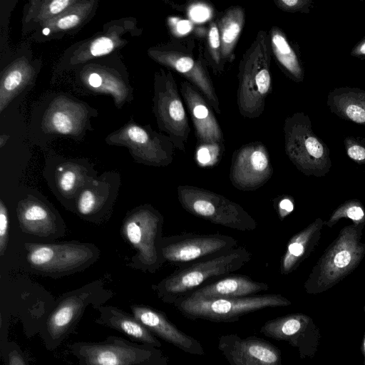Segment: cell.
I'll use <instances>...</instances> for the list:
<instances>
[{
	"label": "cell",
	"mask_w": 365,
	"mask_h": 365,
	"mask_svg": "<svg viewBox=\"0 0 365 365\" xmlns=\"http://www.w3.org/2000/svg\"><path fill=\"white\" fill-rule=\"evenodd\" d=\"M96 4L94 1H77L63 12L44 23L36 34H40V37L53 39L80 29L91 17Z\"/></svg>",
	"instance_id": "603a6c76"
},
{
	"label": "cell",
	"mask_w": 365,
	"mask_h": 365,
	"mask_svg": "<svg viewBox=\"0 0 365 365\" xmlns=\"http://www.w3.org/2000/svg\"><path fill=\"white\" fill-rule=\"evenodd\" d=\"M348 156L358 163H365V148L359 145H351L346 150Z\"/></svg>",
	"instance_id": "74e56055"
},
{
	"label": "cell",
	"mask_w": 365,
	"mask_h": 365,
	"mask_svg": "<svg viewBox=\"0 0 365 365\" xmlns=\"http://www.w3.org/2000/svg\"><path fill=\"white\" fill-rule=\"evenodd\" d=\"M271 49L269 35L259 31L240 62L237 104L245 118H257L264 110L271 89Z\"/></svg>",
	"instance_id": "3957f363"
},
{
	"label": "cell",
	"mask_w": 365,
	"mask_h": 365,
	"mask_svg": "<svg viewBox=\"0 0 365 365\" xmlns=\"http://www.w3.org/2000/svg\"><path fill=\"white\" fill-rule=\"evenodd\" d=\"M237 245V240L229 235L184 233L163 237L160 249L164 262L182 267L225 253Z\"/></svg>",
	"instance_id": "8fae6325"
},
{
	"label": "cell",
	"mask_w": 365,
	"mask_h": 365,
	"mask_svg": "<svg viewBox=\"0 0 365 365\" xmlns=\"http://www.w3.org/2000/svg\"><path fill=\"white\" fill-rule=\"evenodd\" d=\"M251 259L245 247L180 267L153 287L163 302L173 304L202 285L218 277L229 275L241 269Z\"/></svg>",
	"instance_id": "7a4b0ae2"
},
{
	"label": "cell",
	"mask_w": 365,
	"mask_h": 365,
	"mask_svg": "<svg viewBox=\"0 0 365 365\" xmlns=\"http://www.w3.org/2000/svg\"><path fill=\"white\" fill-rule=\"evenodd\" d=\"M363 309H364V311L365 312V304H364ZM361 350V353H362L363 356H364V365H365V331H364V338H363V340H362Z\"/></svg>",
	"instance_id": "ab89813d"
},
{
	"label": "cell",
	"mask_w": 365,
	"mask_h": 365,
	"mask_svg": "<svg viewBox=\"0 0 365 365\" xmlns=\"http://www.w3.org/2000/svg\"><path fill=\"white\" fill-rule=\"evenodd\" d=\"M291 301L279 294L237 298L195 299L185 297L173 305L185 317L213 322H232L241 317L266 308L287 307Z\"/></svg>",
	"instance_id": "8992f818"
},
{
	"label": "cell",
	"mask_w": 365,
	"mask_h": 365,
	"mask_svg": "<svg viewBox=\"0 0 365 365\" xmlns=\"http://www.w3.org/2000/svg\"><path fill=\"white\" fill-rule=\"evenodd\" d=\"M76 0L32 1L24 12L23 29L25 32L40 28L74 4Z\"/></svg>",
	"instance_id": "4316f807"
},
{
	"label": "cell",
	"mask_w": 365,
	"mask_h": 365,
	"mask_svg": "<svg viewBox=\"0 0 365 365\" xmlns=\"http://www.w3.org/2000/svg\"><path fill=\"white\" fill-rule=\"evenodd\" d=\"M79 365H168V358L157 347L109 336L99 342L69 345Z\"/></svg>",
	"instance_id": "277c9868"
},
{
	"label": "cell",
	"mask_w": 365,
	"mask_h": 365,
	"mask_svg": "<svg viewBox=\"0 0 365 365\" xmlns=\"http://www.w3.org/2000/svg\"><path fill=\"white\" fill-rule=\"evenodd\" d=\"M19 218L24 230L38 235H48L53 227L50 210L42 203L26 199L19 205Z\"/></svg>",
	"instance_id": "484cf974"
},
{
	"label": "cell",
	"mask_w": 365,
	"mask_h": 365,
	"mask_svg": "<svg viewBox=\"0 0 365 365\" xmlns=\"http://www.w3.org/2000/svg\"><path fill=\"white\" fill-rule=\"evenodd\" d=\"M153 111L160 130L175 148L185 151L190 128L184 105L170 71L155 74Z\"/></svg>",
	"instance_id": "ba28073f"
},
{
	"label": "cell",
	"mask_w": 365,
	"mask_h": 365,
	"mask_svg": "<svg viewBox=\"0 0 365 365\" xmlns=\"http://www.w3.org/2000/svg\"><path fill=\"white\" fill-rule=\"evenodd\" d=\"M31 68L22 61L13 64L3 76L1 83V110L11 98L24 86L31 76Z\"/></svg>",
	"instance_id": "f1b7e54d"
},
{
	"label": "cell",
	"mask_w": 365,
	"mask_h": 365,
	"mask_svg": "<svg viewBox=\"0 0 365 365\" xmlns=\"http://www.w3.org/2000/svg\"><path fill=\"white\" fill-rule=\"evenodd\" d=\"M80 107L74 103H55L46 118V125L52 131L64 135H75L80 131L81 123L85 119L81 118Z\"/></svg>",
	"instance_id": "83f0119b"
},
{
	"label": "cell",
	"mask_w": 365,
	"mask_h": 365,
	"mask_svg": "<svg viewBox=\"0 0 365 365\" xmlns=\"http://www.w3.org/2000/svg\"><path fill=\"white\" fill-rule=\"evenodd\" d=\"M180 88L198 142L202 145H222L223 134L213 108L202 93L187 80L181 81Z\"/></svg>",
	"instance_id": "e0dca14e"
},
{
	"label": "cell",
	"mask_w": 365,
	"mask_h": 365,
	"mask_svg": "<svg viewBox=\"0 0 365 365\" xmlns=\"http://www.w3.org/2000/svg\"><path fill=\"white\" fill-rule=\"evenodd\" d=\"M217 347L230 365H283L278 347L256 336L222 335Z\"/></svg>",
	"instance_id": "9a60e30c"
},
{
	"label": "cell",
	"mask_w": 365,
	"mask_h": 365,
	"mask_svg": "<svg viewBox=\"0 0 365 365\" xmlns=\"http://www.w3.org/2000/svg\"><path fill=\"white\" fill-rule=\"evenodd\" d=\"M127 22L125 21L122 23H115L113 25L109 24L108 28L104 30L103 34L98 35L79 46L73 51V63H82L93 58L106 56L117 48H120V46H123L125 39L120 36L131 30V25L125 28Z\"/></svg>",
	"instance_id": "cb8c5ba5"
},
{
	"label": "cell",
	"mask_w": 365,
	"mask_h": 365,
	"mask_svg": "<svg viewBox=\"0 0 365 365\" xmlns=\"http://www.w3.org/2000/svg\"><path fill=\"white\" fill-rule=\"evenodd\" d=\"M259 331L273 339L287 342L298 350L302 359H312L315 356L321 339L320 331L312 318L302 313L270 319Z\"/></svg>",
	"instance_id": "7c38bea8"
},
{
	"label": "cell",
	"mask_w": 365,
	"mask_h": 365,
	"mask_svg": "<svg viewBox=\"0 0 365 365\" xmlns=\"http://www.w3.org/2000/svg\"><path fill=\"white\" fill-rule=\"evenodd\" d=\"M360 51H361V52L362 53H365V43H364V44L362 45V46L361 47Z\"/></svg>",
	"instance_id": "60d3db41"
},
{
	"label": "cell",
	"mask_w": 365,
	"mask_h": 365,
	"mask_svg": "<svg viewBox=\"0 0 365 365\" xmlns=\"http://www.w3.org/2000/svg\"><path fill=\"white\" fill-rule=\"evenodd\" d=\"M346 113L348 117L354 122L359 123L365 122V110L356 105H349L346 109Z\"/></svg>",
	"instance_id": "8d00e7d4"
},
{
	"label": "cell",
	"mask_w": 365,
	"mask_h": 365,
	"mask_svg": "<svg viewBox=\"0 0 365 365\" xmlns=\"http://www.w3.org/2000/svg\"><path fill=\"white\" fill-rule=\"evenodd\" d=\"M1 353L6 365H29L21 349L14 341H7Z\"/></svg>",
	"instance_id": "e575fe53"
},
{
	"label": "cell",
	"mask_w": 365,
	"mask_h": 365,
	"mask_svg": "<svg viewBox=\"0 0 365 365\" xmlns=\"http://www.w3.org/2000/svg\"><path fill=\"white\" fill-rule=\"evenodd\" d=\"M365 222L344 227L313 267L304 287L309 294H321L352 273L365 256L361 241Z\"/></svg>",
	"instance_id": "6da1fadb"
},
{
	"label": "cell",
	"mask_w": 365,
	"mask_h": 365,
	"mask_svg": "<svg viewBox=\"0 0 365 365\" xmlns=\"http://www.w3.org/2000/svg\"><path fill=\"white\" fill-rule=\"evenodd\" d=\"M273 168L267 148L260 142L244 145L232 155L230 170L232 185L242 191H253L272 177Z\"/></svg>",
	"instance_id": "5bb4252c"
},
{
	"label": "cell",
	"mask_w": 365,
	"mask_h": 365,
	"mask_svg": "<svg viewBox=\"0 0 365 365\" xmlns=\"http://www.w3.org/2000/svg\"><path fill=\"white\" fill-rule=\"evenodd\" d=\"M325 221L318 217L289 240L280 260V273L289 274L312 254L321 237Z\"/></svg>",
	"instance_id": "ffe728a7"
},
{
	"label": "cell",
	"mask_w": 365,
	"mask_h": 365,
	"mask_svg": "<svg viewBox=\"0 0 365 365\" xmlns=\"http://www.w3.org/2000/svg\"><path fill=\"white\" fill-rule=\"evenodd\" d=\"M130 309L131 314L157 337L187 354H205L200 341L179 329L164 312L145 305H133Z\"/></svg>",
	"instance_id": "ac0fdd59"
},
{
	"label": "cell",
	"mask_w": 365,
	"mask_h": 365,
	"mask_svg": "<svg viewBox=\"0 0 365 365\" xmlns=\"http://www.w3.org/2000/svg\"><path fill=\"white\" fill-rule=\"evenodd\" d=\"M113 144L125 145L142 163L153 166H166L174 158L175 148L167 136L140 125L130 124L109 137Z\"/></svg>",
	"instance_id": "4fadbf2b"
},
{
	"label": "cell",
	"mask_w": 365,
	"mask_h": 365,
	"mask_svg": "<svg viewBox=\"0 0 365 365\" xmlns=\"http://www.w3.org/2000/svg\"><path fill=\"white\" fill-rule=\"evenodd\" d=\"M244 23V9L236 6L227 9L217 24L221 40V54L225 62L232 61L234 57L233 51Z\"/></svg>",
	"instance_id": "d4e9b609"
},
{
	"label": "cell",
	"mask_w": 365,
	"mask_h": 365,
	"mask_svg": "<svg viewBox=\"0 0 365 365\" xmlns=\"http://www.w3.org/2000/svg\"><path fill=\"white\" fill-rule=\"evenodd\" d=\"M269 35L272 51L278 61L292 75L298 76L300 69L297 57L284 35L275 27Z\"/></svg>",
	"instance_id": "f546056e"
},
{
	"label": "cell",
	"mask_w": 365,
	"mask_h": 365,
	"mask_svg": "<svg viewBox=\"0 0 365 365\" xmlns=\"http://www.w3.org/2000/svg\"><path fill=\"white\" fill-rule=\"evenodd\" d=\"M286 153L296 166L305 175L317 178L327 175L331 163L324 145L314 137L294 134L286 128Z\"/></svg>",
	"instance_id": "d6986e66"
},
{
	"label": "cell",
	"mask_w": 365,
	"mask_h": 365,
	"mask_svg": "<svg viewBox=\"0 0 365 365\" xmlns=\"http://www.w3.org/2000/svg\"><path fill=\"white\" fill-rule=\"evenodd\" d=\"M81 182L79 168L73 165H61L58 168L57 183L63 192L73 193Z\"/></svg>",
	"instance_id": "1f68e13d"
},
{
	"label": "cell",
	"mask_w": 365,
	"mask_h": 365,
	"mask_svg": "<svg viewBox=\"0 0 365 365\" xmlns=\"http://www.w3.org/2000/svg\"><path fill=\"white\" fill-rule=\"evenodd\" d=\"M109 297L108 292L97 285L84 287L61 297L39 325V334L46 348L54 350L58 347L74 331L88 306L97 309Z\"/></svg>",
	"instance_id": "5b68a950"
},
{
	"label": "cell",
	"mask_w": 365,
	"mask_h": 365,
	"mask_svg": "<svg viewBox=\"0 0 365 365\" xmlns=\"http://www.w3.org/2000/svg\"><path fill=\"white\" fill-rule=\"evenodd\" d=\"M346 218L354 224L365 222V208L358 199H350L339 205L325 221L324 225L333 227L339 220Z\"/></svg>",
	"instance_id": "4dcf8cb0"
},
{
	"label": "cell",
	"mask_w": 365,
	"mask_h": 365,
	"mask_svg": "<svg viewBox=\"0 0 365 365\" xmlns=\"http://www.w3.org/2000/svg\"><path fill=\"white\" fill-rule=\"evenodd\" d=\"M177 194L182 208L192 215L242 232L257 228L255 220L241 205L222 195L188 185H178Z\"/></svg>",
	"instance_id": "52a82bcc"
},
{
	"label": "cell",
	"mask_w": 365,
	"mask_h": 365,
	"mask_svg": "<svg viewBox=\"0 0 365 365\" xmlns=\"http://www.w3.org/2000/svg\"><path fill=\"white\" fill-rule=\"evenodd\" d=\"M97 310L99 316L96 319V323L115 329L140 343L161 348L162 344L157 336L132 314L112 306H100Z\"/></svg>",
	"instance_id": "7402d4cb"
},
{
	"label": "cell",
	"mask_w": 365,
	"mask_h": 365,
	"mask_svg": "<svg viewBox=\"0 0 365 365\" xmlns=\"http://www.w3.org/2000/svg\"><path fill=\"white\" fill-rule=\"evenodd\" d=\"M207 48L213 68L220 71L223 68V59L221 54V40L218 25L216 22L210 24L207 32Z\"/></svg>",
	"instance_id": "d6a6232c"
},
{
	"label": "cell",
	"mask_w": 365,
	"mask_h": 365,
	"mask_svg": "<svg viewBox=\"0 0 365 365\" xmlns=\"http://www.w3.org/2000/svg\"><path fill=\"white\" fill-rule=\"evenodd\" d=\"M148 55L160 64L172 68L185 76L205 97L213 110L220 113V101L205 63L194 55L191 46L178 41L156 46L148 51Z\"/></svg>",
	"instance_id": "9c48e42d"
},
{
	"label": "cell",
	"mask_w": 365,
	"mask_h": 365,
	"mask_svg": "<svg viewBox=\"0 0 365 365\" xmlns=\"http://www.w3.org/2000/svg\"><path fill=\"white\" fill-rule=\"evenodd\" d=\"M281 210L287 215L292 211L294 208L293 202L289 198L283 200L280 203Z\"/></svg>",
	"instance_id": "f35d334b"
},
{
	"label": "cell",
	"mask_w": 365,
	"mask_h": 365,
	"mask_svg": "<svg viewBox=\"0 0 365 365\" xmlns=\"http://www.w3.org/2000/svg\"><path fill=\"white\" fill-rule=\"evenodd\" d=\"M27 259L35 269L50 272L70 271L91 258V250L74 244H31Z\"/></svg>",
	"instance_id": "2e32d148"
},
{
	"label": "cell",
	"mask_w": 365,
	"mask_h": 365,
	"mask_svg": "<svg viewBox=\"0 0 365 365\" xmlns=\"http://www.w3.org/2000/svg\"><path fill=\"white\" fill-rule=\"evenodd\" d=\"M102 197L96 193L94 188L84 189L80 194L77 207L78 212L83 215L92 214L101 204Z\"/></svg>",
	"instance_id": "836d02e7"
},
{
	"label": "cell",
	"mask_w": 365,
	"mask_h": 365,
	"mask_svg": "<svg viewBox=\"0 0 365 365\" xmlns=\"http://www.w3.org/2000/svg\"><path fill=\"white\" fill-rule=\"evenodd\" d=\"M268 289L267 284L254 281L247 276L229 274L202 286L187 297L195 299L237 298L252 296Z\"/></svg>",
	"instance_id": "44dd1931"
},
{
	"label": "cell",
	"mask_w": 365,
	"mask_h": 365,
	"mask_svg": "<svg viewBox=\"0 0 365 365\" xmlns=\"http://www.w3.org/2000/svg\"><path fill=\"white\" fill-rule=\"evenodd\" d=\"M163 225L162 215L150 205L134 211L123 225L126 239L138 250L140 264L150 272L158 270L165 262L160 249Z\"/></svg>",
	"instance_id": "30bf717a"
},
{
	"label": "cell",
	"mask_w": 365,
	"mask_h": 365,
	"mask_svg": "<svg viewBox=\"0 0 365 365\" xmlns=\"http://www.w3.org/2000/svg\"><path fill=\"white\" fill-rule=\"evenodd\" d=\"M9 218L6 206L0 200V254L3 255L8 242Z\"/></svg>",
	"instance_id": "d590c367"
}]
</instances>
